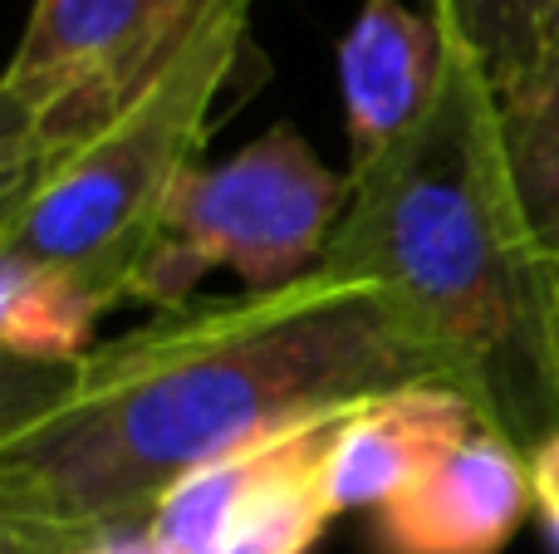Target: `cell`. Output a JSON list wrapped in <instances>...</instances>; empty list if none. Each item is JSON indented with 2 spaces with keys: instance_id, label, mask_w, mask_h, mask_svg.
Masks as SVG:
<instances>
[{
  "instance_id": "1",
  "label": "cell",
  "mask_w": 559,
  "mask_h": 554,
  "mask_svg": "<svg viewBox=\"0 0 559 554\" xmlns=\"http://www.w3.org/2000/svg\"><path fill=\"white\" fill-rule=\"evenodd\" d=\"M407 383L442 378L388 294L334 265L280 290L153 310L64 369L5 363L0 535L79 550L147 526L206 461Z\"/></svg>"
},
{
  "instance_id": "2",
  "label": "cell",
  "mask_w": 559,
  "mask_h": 554,
  "mask_svg": "<svg viewBox=\"0 0 559 554\" xmlns=\"http://www.w3.org/2000/svg\"><path fill=\"white\" fill-rule=\"evenodd\" d=\"M324 265L373 280L437 378L525 457L559 432V261L525 221L496 74L456 20L432 108L348 162Z\"/></svg>"
},
{
  "instance_id": "3",
  "label": "cell",
  "mask_w": 559,
  "mask_h": 554,
  "mask_svg": "<svg viewBox=\"0 0 559 554\" xmlns=\"http://www.w3.org/2000/svg\"><path fill=\"white\" fill-rule=\"evenodd\" d=\"M251 25L255 0H206L182 45L104 123L0 177V255L55 265L104 310L128 304L177 186L202 167L222 123L251 55Z\"/></svg>"
},
{
  "instance_id": "4",
  "label": "cell",
  "mask_w": 559,
  "mask_h": 554,
  "mask_svg": "<svg viewBox=\"0 0 559 554\" xmlns=\"http://www.w3.org/2000/svg\"><path fill=\"white\" fill-rule=\"evenodd\" d=\"M348 206V172H334L289 123L177 186L157 241L133 275L128 304L173 310L197 300V280L216 265L246 290H280L324 265L334 226Z\"/></svg>"
},
{
  "instance_id": "5",
  "label": "cell",
  "mask_w": 559,
  "mask_h": 554,
  "mask_svg": "<svg viewBox=\"0 0 559 554\" xmlns=\"http://www.w3.org/2000/svg\"><path fill=\"white\" fill-rule=\"evenodd\" d=\"M206 0H29L0 74V177L98 128L197 25Z\"/></svg>"
},
{
  "instance_id": "6",
  "label": "cell",
  "mask_w": 559,
  "mask_h": 554,
  "mask_svg": "<svg viewBox=\"0 0 559 554\" xmlns=\"http://www.w3.org/2000/svg\"><path fill=\"white\" fill-rule=\"evenodd\" d=\"M338 422L344 412L289 422L182 477L143 526L153 550L314 554L329 520H338L329 501V451H334Z\"/></svg>"
},
{
  "instance_id": "7",
  "label": "cell",
  "mask_w": 559,
  "mask_h": 554,
  "mask_svg": "<svg viewBox=\"0 0 559 554\" xmlns=\"http://www.w3.org/2000/svg\"><path fill=\"white\" fill-rule=\"evenodd\" d=\"M531 510V457L481 427L373 510V545L378 554H501Z\"/></svg>"
},
{
  "instance_id": "8",
  "label": "cell",
  "mask_w": 559,
  "mask_h": 554,
  "mask_svg": "<svg viewBox=\"0 0 559 554\" xmlns=\"http://www.w3.org/2000/svg\"><path fill=\"white\" fill-rule=\"evenodd\" d=\"M452 59V20L442 5L364 0L338 39L348 162L383 153L432 108Z\"/></svg>"
},
{
  "instance_id": "9",
  "label": "cell",
  "mask_w": 559,
  "mask_h": 554,
  "mask_svg": "<svg viewBox=\"0 0 559 554\" xmlns=\"http://www.w3.org/2000/svg\"><path fill=\"white\" fill-rule=\"evenodd\" d=\"M481 427V412L452 383H407L373 402H358L354 412H344L329 451L334 516L383 510Z\"/></svg>"
},
{
  "instance_id": "10",
  "label": "cell",
  "mask_w": 559,
  "mask_h": 554,
  "mask_svg": "<svg viewBox=\"0 0 559 554\" xmlns=\"http://www.w3.org/2000/svg\"><path fill=\"white\" fill-rule=\"evenodd\" d=\"M104 304L55 265L0 255V353L25 369H64L94 349Z\"/></svg>"
},
{
  "instance_id": "11",
  "label": "cell",
  "mask_w": 559,
  "mask_h": 554,
  "mask_svg": "<svg viewBox=\"0 0 559 554\" xmlns=\"http://www.w3.org/2000/svg\"><path fill=\"white\" fill-rule=\"evenodd\" d=\"M501 94V143L525 221L545 255L559 261V49L525 64Z\"/></svg>"
},
{
  "instance_id": "12",
  "label": "cell",
  "mask_w": 559,
  "mask_h": 554,
  "mask_svg": "<svg viewBox=\"0 0 559 554\" xmlns=\"http://www.w3.org/2000/svg\"><path fill=\"white\" fill-rule=\"evenodd\" d=\"M531 501H535V520H540L545 540L559 554V432L531 451Z\"/></svg>"
},
{
  "instance_id": "13",
  "label": "cell",
  "mask_w": 559,
  "mask_h": 554,
  "mask_svg": "<svg viewBox=\"0 0 559 554\" xmlns=\"http://www.w3.org/2000/svg\"><path fill=\"white\" fill-rule=\"evenodd\" d=\"M0 554H59V550H45V545H29V540L0 535ZM74 554H157V550H153V540H147L143 526H128V530H104V535L84 540Z\"/></svg>"
},
{
  "instance_id": "14",
  "label": "cell",
  "mask_w": 559,
  "mask_h": 554,
  "mask_svg": "<svg viewBox=\"0 0 559 554\" xmlns=\"http://www.w3.org/2000/svg\"><path fill=\"white\" fill-rule=\"evenodd\" d=\"M531 59V0H506V55L496 64V88L515 79Z\"/></svg>"
},
{
  "instance_id": "15",
  "label": "cell",
  "mask_w": 559,
  "mask_h": 554,
  "mask_svg": "<svg viewBox=\"0 0 559 554\" xmlns=\"http://www.w3.org/2000/svg\"><path fill=\"white\" fill-rule=\"evenodd\" d=\"M550 49H559V0H531V59L525 64H535Z\"/></svg>"
}]
</instances>
